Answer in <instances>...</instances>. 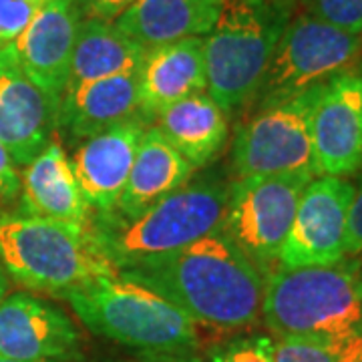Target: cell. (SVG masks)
<instances>
[{
  "instance_id": "26",
  "label": "cell",
  "mask_w": 362,
  "mask_h": 362,
  "mask_svg": "<svg viewBox=\"0 0 362 362\" xmlns=\"http://www.w3.org/2000/svg\"><path fill=\"white\" fill-rule=\"evenodd\" d=\"M52 0H0V45L13 42Z\"/></svg>"
},
{
  "instance_id": "14",
  "label": "cell",
  "mask_w": 362,
  "mask_h": 362,
  "mask_svg": "<svg viewBox=\"0 0 362 362\" xmlns=\"http://www.w3.org/2000/svg\"><path fill=\"white\" fill-rule=\"evenodd\" d=\"M59 105L37 87L0 45V141L16 165L25 168L52 141Z\"/></svg>"
},
{
  "instance_id": "19",
  "label": "cell",
  "mask_w": 362,
  "mask_h": 362,
  "mask_svg": "<svg viewBox=\"0 0 362 362\" xmlns=\"http://www.w3.org/2000/svg\"><path fill=\"white\" fill-rule=\"evenodd\" d=\"M223 0H135L115 26L143 49L206 37L221 13Z\"/></svg>"
},
{
  "instance_id": "15",
  "label": "cell",
  "mask_w": 362,
  "mask_h": 362,
  "mask_svg": "<svg viewBox=\"0 0 362 362\" xmlns=\"http://www.w3.org/2000/svg\"><path fill=\"white\" fill-rule=\"evenodd\" d=\"M147 127L145 119L135 117L81 141L71 165L90 209L103 214L115 209Z\"/></svg>"
},
{
  "instance_id": "23",
  "label": "cell",
  "mask_w": 362,
  "mask_h": 362,
  "mask_svg": "<svg viewBox=\"0 0 362 362\" xmlns=\"http://www.w3.org/2000/svg\"><path fill=\"white\" fill-rule=\"evenodd\" d=\"M361 352L362 332L338 338H274L276 362H354Z\"/></svg>"
},
{
  "instance_id": "11",
  "label": "cell",
  "mask_w": 362,
  "mask_h": 362,
  "mask_svg": "<svg viewBox=\"0 0 362 362\" xmlns=\"http://www.w3.org/2000/svg\"><path fill=\"white\" fill-rule=\"evenodd\" d=\"M316 175L344 177L362 168V63L324 83L312 115Z\"/></svg>"
},
{
  "instance_id": "8",
  "label": "cell",
  "mask_w": 362,
  "mask_h": 362,
  "mask_svg": "<svg viewBox=\"0 0 362 362\" xmlns=\"http://www.w3.org/2000/svg\"><path fill=\"white\" fill-rule=\"evenodd\" d=\"M322 87L324 83L250 115L233 137L232 163L238 177H318L312 147V115Z\"/></svg>"
},
{
  "instance_id": "24",
  "label": "cell",
  "mask_w": 362,
  "mask_h": 362,
  "mask_svg": "<svg viewBox=\"0 0 362 362\" xmlns=\"http://www.w3.org/2000/svg\"><path fill=\"white\" fill-rule=\"evenodd\" d=\"M207 362H276L270 334L238 337L209 349Z\"/></svg>"
},
{
  "instance_id": "1",
  "label": "cell",
  "mask_w": 362,
  "mask_h": 362,
  "mask_svg": "<svg viewBox=\"0 0 362 362\" xmlns=\"http://www.w3.org/2000/svg\"><path fill=\"white\" fill-rule=\"evenodd\" d=\"M169 300L195 324L244 330L262 322L266 276L220 232L169 256L119 270Z\"/></svg>"
},
{
  "instance_id": "30",
  "label": "cell",
  "mask_w": 362,
  "mask_h": 362,
  "mask_svg": "<svg viewBox=\"0 0 362 362\" xmlns=\"http://www.w3.org/2000/svg\"><path fill=\"white\" fill-rule=\"evenodd\" d=\"M8 288H11V278H8V274L4 272L2 264H0V300L8 296Z\"/></svg>"
},
{
  "instance_id": "22",
  "label": "cell",
  "mask_w": 362,
  "mask_h": 362,
  "mask_svg": "<svg viewBox=\"0 0 362 362\" xmlns=\"http://www.w3.org/2000/svg\"><path fill=\"white\" fill-rule=\"evenodd\" d=\"M147 49L121 33L113 21L85 16L78 26L66 89L97 78L139 71Z\"/></svg>"
},
{
  "instance_id": "21",
  "label": "cell",
  "mask_w": 362,
  "mask_h": 362,
  "mask_svg": "<svg viewBox=\"0 0 362 362\" xmlns=\"http://www.w3.org/2000/svg\"><path fill=\"white\" fill-rule=\"evenodd\" d=\"M194 169H204L228 143V113L206 90L169 105L156 115L153 125Z\"/></svg>"
},
{
  "instance_id": "25",
  "label": "cell",
  "mask_w": 362,
  "mask_h": 362,
  "mask_svg": "<svg viewBox=\"0 0 362 362\" xmlns=\"http://www.w3.org/2000/svg\"><path fill=\"white\" fill-rule=\"evenodd\" d=\"M304 13L320 18L328 25L362 35V0H298Z\"/></svg>"
},
{
  "instance_id": "2",
  "label": "cell",
  "mask_w": 362,
  "mask_h": 362,
  "mask_svg": "<svg viewBox=\"0 0 362 362\" xmlns=\"http://www.w3.org/2000/svg\"><path fill=\"white\" fill-rule=\"evenodd\" d=\"M232 181L216 173L192 177L143 214L117 220L107 216L89 230L117 270L163 258L220 232Z\"/></svg>"
},
{
  "instance_id": "31",
  "label": "cell",
  "mask_w": 362,
  "mask_h": 362,
  "mask_svg": "<svg viewBox=\"0 0 362 362\" xmlns=\"http://www.w3.org/2000/svg\"><path fill=\"white\" fill-rule=\"evenodd\" d=\"M0 362H26V361H14V358H4V356H0Z\"/></svg>"
},
{
  "instance_id": "18",
  "label": "cell",
  "mask_w": 362,
  "mask_h": 362,
  "mask_svg": "<svg viewBox=\"0 0 362 362\" xmlns=\"http://www.w3.org/2000/svg\"><path fill=\"white\" fill-rule=\"evenodd\" d=\"M21 214L89 228L90 207L78 187L71 159L52 139L21 175Z\"/></svg>"
},
{
  "instance_id": "9",
  "label": "cell",
  "mask_w": 362,
  "mask_h": 362,
  "mask_svg": "<svg viewBox=\"0 0 362 362\" xmlns=\"http://www.w3.org/2000/svg\"><path fill=\"white\" fill-rule=\"evenodd\" d=\"M312 180L314 175H268L232 181L220 233L240 247L264 276L278 266L298 202Z\"/></svg>"
},
{
  "instance_id": "17",
  "label": "cell",
  "mask_w": 362,
  "mask_h": 362,
  "mask_svg": "<svg viewBox=\"0 0 362 362\" xmlns=\"http://www.w3.org/2000/svg\"><path fill=\"white\" fill-rule=\"evenodd\" d=\"M207 90L204 37L149 49L139 66V115L156 119L181 99Z\"/></svg>"
},
{
  "instance_id": "29",
  "label": "cell",
  "mask_w": 362,
  "mask_h": 362,
  "mask_svg": "<svg viewBox=\"0 0 362 362\" xmlns=\"http://www.w3.org/2000/svg\"><path fill=\"white\" fill-rule=\"evenodd\" d=\"M135 0H78L85 16H97L105 21H115Z\"/></svg>"
},
{
  "instance_id": "4",
  "label": "cell",
  "mask_w": 362,
  "mask_h": 362,
  "mask_svg": "<svg viewBox=\"0 0 362 362\" xmlns=\"http://www.w3.org/2000/svg\"><path fill=\"white\" fill-rule=\"evenodd\" d=\"M298 0H223L204 37L207 95L230 113L250 109Z\"/></svg>"
},
{
  "instance_id": "16",
  "label": "cell",
  "mask_w": 362,
  "mask_h": 362,
  "mask_svg": "<svg viewBox=\"0 0 362 362\" xmlns=\"http://www.w3.org/2000/svg\"><path fill=\"white\" fill-rule=\"evenodd\" d=\"M135 117H139V71L66 89L57 113V131L69 141L81 143Z\"/></svg>"
},
{
  "instance_id": "32",
  "label": "cell",
  "mask_w": 362,
  "mask_h": 362,
  "mask_svg": "<svg viewBox=\"0 0 362 362\" xmlns=\"http://www.w3.org/2000/svg\"><path fill=\"white\" fill-rule=\"evenodd\" d=\"M354 362H362V352H361V354H358V358H356V361H354Z\"/></svg>"
},
{
  "instance_id": "20",
  "label": "cell",
  "mask_w": 362,
  "mask_h": 362,
  "mask_svg": "<svg viewBox=\"0 0 362 362\" xmlns=\"http://www.w3.org/2000/svg\"><path fill=\"white\" fill-rule=\"evenodd\" d=\"M194 171L156 127H147L133 159L125 189L109 216L117 220L139 216L161 197L185 185L194 177Z\"/></svg>"
},
{
  "instance_id": "13",
  "label": "cell",
  "mask_w": 362,
  "mask_h": 362,
  "mask_svg": "<svg viewBox=\"0 0 362 362\" xmlns=\"http://www.w3.org/2000/svg\"><path fill=\"white\" fill-rule=\"evenodd\" d=\"M78 328L61 306L16 292L0 300V356L26 362L69 358L78 346Z\"/></svg>"
},
{
  "instance_id": "10",
  "label": "cell",
  "mask_w": 362,
  "mask_h": 362,
  "mask_svg": "<svg viewBox=\"0 0 362 362\" xmlns=\"http://www.w3.org/2000/svg\"><path fill=\"white\" fill-rule=\"evenodd\" d=\"M354 185L318 175L304 187L276 268L324 266L344 258Z\"/></svg>"
},
{
  "instance_id": "6",
  "label": "cell",
  "mask_w": 362,
  "mask_h": 362,
  "mask_svg": "<svg viewBox=\"0 0 362 362\" xmlns=\"http://www.w3.org/2000/svg\"><path fill=\"white\" fill-rule=\"evenodd\" d=\"M90 332L159 356L197 349L195 322L169 300L125 278H101L61 298Z\"/></svg>"
},
{
  "instance_id": "27",
  "label": "cell",
  "mask_w": 362,
  "mask_h": 362,
  "mask_svg": "<svg viewBox=\"0 0 362 362\" xmlns=\"http://www.w3.org/2000/svg\"><path fill=\"white\" fill-rule=\"evenodd\" d=\"M344 256L362 258V180L354 185V195L349 211V228H346V246Z\"/></svg>"
},
{
  "instance_id": "12",
  "label": "cell",
  "mask_w": 362,
  "mask_h": 362,
  "mask_svg": "<svg viewBox=\"0 0 362 362\" xmlns=\"http://www.w3.org/2000/svg\"><path fill=\"white\" fill-rule=\"evenodd\" d=\"M83 18L85 13L78 0H52L13 42H8L21 69L57 105H61L66 90L73 49Z\"/></svg>"
},
{
  "instance_id": "5",
  "label": "cell",
  "mask_w": 362,
  "mask_h": 362,
  "mask_svg": "<svg viewBox=\"0 0 362 362\" xmlns=\"http://www.w3.org/2000/svg\"><path fill=\"white\" fill-rule=\"evenodd\" d=\"M0 264L16 284L57 298L119 276L89 228L26 214L0 216Z\"/></svg>"
},
{
  "instance_id": "28",
  "label": "cell",
  "mask_w": 362,
  "mask_h": 362,
  "mask_svg": "<svg viewBox=\"0 0 362 362\" xmlns=\"http://www.w3.org/2000/svg\"><path fill=\"white\" fill-rule=\"evenodd\" d=\"M8 149L0 141V199L11 204L21 195V173Z\"/></svg>"
},
{
  "instance_id": "7",
  "label": "cell",
  "mask_w": 362,
  "mask_h": 362,
  "mask_svg": "<svg viewBox=\"0 0 362 362\" xmlns=\"http://www.w3.org/2000/svg\"><path fill=\"white\" fill-rule=\"evenodd\" d=\"M362 35L296 13L272 54L250 111L288 101L362 63Z\"/></svg>"
},
{
  "instance_id": "3",
  "label": "cell",
  "mask_w": 362,
  "mask_h": 362,
  "mask_svg": "<svg viewBox=\"0 0 362 362\" xmlns=\"http://www.w3.org/2000/svg\"><path fill=\"white\" fill-rule=\"evenodd\" d=\"M262 322L274 338L362 332V258L274 268L266 276Z\"/></svg>"
}]
</instances>
